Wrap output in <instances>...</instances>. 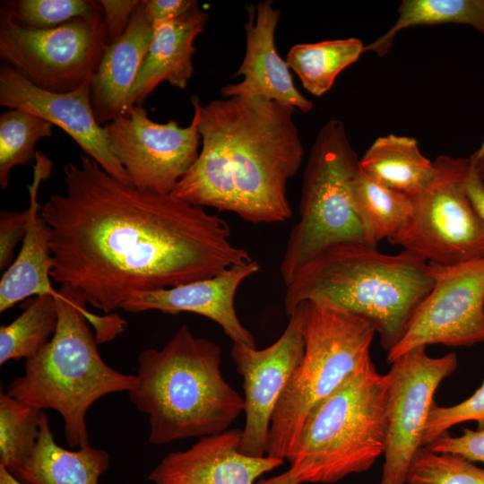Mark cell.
<instances>
[{
	"instance_id": "cell-27",
	"label": "cell",
	"mask_w": 484,
	"mask_h": 484,
	"mask_svg": "<svg viewBox=\"0 0 484 484\" xmlns=\"http://www.w3.org/2000/svg\"><path fill=\"white\" fill-rule=\"evenodd\" d=\"M58 324L55 296H37L24 311L0 328V364L35 357L50 341Z\"/></svg>"
},
{
	"instance_id": "cell-23",
	"label": "cell",
	"mask_w": 484,
	"mask_h": 484,
	"mask_svg": "<svg viewBox=\"0 0 484 484\" xmlns=\"http://www.w3.org/2000/svg\"><path fill=\"white\" fill-rule=\"evenodd\" d=\"M359 169L384 186L409 195L423 189L436 174L434 162L420 152L416 139L395 134L376 139L359 159Z\"/></svg>"
},
{
	"instance_id": "cell-15",
	"label": "cell",
	"mask_w": 484,
	"mask_h": 484,
	"mask_svg": "<svg viewBox=\"0 0 484 484\" xmlns=\"http://www.w3.org/2000/svg\"><path fill=\"white\" fill-rule=\"evenodd\" d=\"M91 84L55 93L41 90L13 66L0 68V105L40 117L65 131L102 169L121 182L133 186L125 169L110 149L104 128L91 103Z\"/></svg>"
},
{
	"instance_id": "cell-31",
	"label": "cell",
	"mask_w": 484,
	"mask_h": 484,
	"mask_svg": "<svg viewBox=\"0 0 484 484\" xmlns=\"http://www.w3.org/2000/svg\"><path fill=\"white\" fill-rule=\"evenodd\" d=\"M100 8L93 0H4L1 9L17 24L33 30L60 26Z\"/></svg>"
},
{
	"instance_id": "cell-2",
	"label": "cell",
	"mask_w": 484,
	"mask_h": 484,
	"mask_svg": "<svg viewBox=\"0 0 484 484\" xmlns=\"http://www.w3.org/2000/svg\"><path fill=\"white\" fill-rule=\"evenodd\" d=\"M191 102L201 149L171 194L255 224L288 220L292 210L287 185L303 159L296 109L258 97L223 98L203 106L193 96Z\"/></svg>"
},
{
	"instance_id": "cell-30",
	"label": "cell",
	"mask_w": 484,
	"mask_h": 484,
	"mask_svg": "<svg viewBox=\"0 0 484 484\" xmlns=\"http://www.w3.org/2000/svg\"><path fill=\"white\" fill-rule=\"evenodd\" d=\"M405 484H484V469L459 455L422 446L412 458Z\"/></svg>"
},
{
	"instance_id": "cell-5",
	"label": "cell",
	"mask_w": 484,
	"mask_h": 484,
	"mask_svg": "<svg viewBox=\"0 0 484 484\" xmlns=\"http://www.w3.org/2000/svg\"><path fill=\"white\" fill-rule=\"evenodd\" d=\"M221 359L216 342L195 337L186 324L161 350L138 355L127 393L149 417L150 444L222 433L239 417L245 400L223 377Z\"/></svg>"
},
{
	"instance_id": "cell-37",
	"label": "cell",
	"mask_w": 484,
	"mask_h": 484,
	"mask_svg": "<svg viewBox=\"0 0 484 484\" xmlns=\"http://www.w3.org/2000/svg\"><path fill=\"white\" fill-rule=\"evenodd\" d=\"M466 190L470 200L484 222V187L473 172L471 164L466 182Z\"/></svg>"
},
{
	"instance_id": "cell-33",
	"label": "cell",
	"mask_w": 484,
	"mask_h": 484,
	"mask_svg": "<svg viewBox=\"0 0 484 484\" xmlns=\"http://www.w3.org/2000/svg\"><path fill=\"white\" fill-rule=\"evenodd\" d=\"M427 447L436 453L452 454L472 462L484 463V429L465 428L462 435L457 436H451L446 432Z\"/></svg>"
},
{
	"instance_id": "cell-25",
	"label": "cell",
	"mask_w": 484,
	"mask_h": 484,
	"mask_svg": "<svg viewBox=\"0 0 484 484\" xmlns=\"http://www.w3.org/2000/svg\"><path fill=\"white\" fill-rule=\"evenodd\" d=\"M364 48L356 38L297 44L289 50L286 62L303 87L321 97L332 88L339 73L359 58Z\"/></svg>"
},
{
	"instance_id": "cell-17",
	"label": "cell",
	"mask_w": 484,
	"mask_h": 484,
	"mask_svg": "<svg viewBox=\"0 0 484 484\" xmlns=\"http://www.w3.org/2000/svg\"><path fill=\"white\" fill-rule=\"evenodd\" d=\"M242 429L202 437L190 448L168 454L150 472L152 484H255L284 460L240 452Z\"/></svg>"
},
{
	"instance_id": "cell-7",
	"label": "cell",
	"mask_w": 484,
	"mask_h": 484,
	"mask_svg": "<svg viewBox=\"0 0 484 484\" xmlns=\"http://www.w3.org/2000/svg\"><path fill=\"white\" fill-rule=\"evenodd\" d=\"M376 333L359 315L307 302L304 354L272 415L268 456L288 459L312 410L371 359Z\"/></svg>"
},
{
	"instance_id": "cell-32",
	"label": "cell",
	"mask_w": 484,
	"mask_h": 484,
	"mask_svg": "<svg viewBox=\"0 0 484 484\" xmlns=\"http://www.w3.org/2000/svg\"><path fill=\"white\" fill-rule=\"evenodd\" d=\"M474 420L478 429H484V381L476 392L463 402L449 407L433 404L423 428L422 446H427L453 426Z\"/></svg>"
},
{
	"instance_id": "cell-10",
	"label": "cell",
	"mask_w": 484,
	"mask_h": 484,
	"mask_svg": "<svg viewBox=\"0 0 484 484\" xmlns=\"http://www.w3.org/2000/svg\"><path fill=\"white\" fill-rule=\"evenodd\" d=\"M109 44L101 6L46 30L24 28L0 9L1 60L46 91L92 84Z\"/></svg>"
},
{
	"instance_id": "cell-6",
	"label": "cell",
	"mask_w": 484,
	"mask_h": 484,
	"mask_svg": "<svg viewBox=\"0 0 484 484\" xmlns=\"http://www.w3.org/2000/svg\"><path fill=\"white\" fill-rule=\"evenodd\" d=\"M387 383L369 359L308 414L287 461L297 484H332L384 455Z\"/></svg>"
},
{
	"instance_id": "cell-18",
	"label": "cell",
	"mask_w": 484,
	"mask_h": 484,
	"mask_svg": "<svg viewBox=\"0 0 484 484\" xmlns=\"http://www.w3.org/2000/svg\"><path fill=\"white\" fill-rule=\"evenodd\" d=\"M248 20L245 22L246 52L234 77L242 76L238 83L221 88L223 98H264L309 112L313 102L296 88L290 67L275 47V30L281 11L272 1L264 0L246 6Z\"/></svg>"
},
{
	"instance_id": "cell-35",
	"label": "cell",
	"mask_w": 484,
	"mask_h": 484,
	"mask_svg": "<svg viewBox=\"0 0 484 484\" xmlns=\"http://www.w3.org/2000/svg\"><path fill=\"white\" fill-rule=\"evenodd\" d=\"M110 43L126 30L138 0H99Z\"/></svg>"
},
{
	"instance_id": "cell-38",
	"label": "cell",
	"mask_w": 484,
	"mask_h": 484,
	"mask_svg": "<svg viewBox=\"0 0 484 484\" xmlns=\"http://www.w3.org/2000/svg\"><path fill=\"white\" fill-rule=\"evenodd\" d=\"M470 160L473 172L484 187V138L479 149L471 155Z\"/></svg>"
},
{
	"instance_id": "cell-20",
	"label": "cell",
	"mask_w": 484,
	"mask_h": 484,
	"mask_svg": "<svg viewBox=\"0 0 484 484\" xmlns=\"http://www.w3.org/2000/svg\"><path fill=\"white\" fill-rule=\"evenodd\" d=\"M208 14L198 3L181 16L152 23V38L128 97V110L145 99L158 85L168 82L184 90L194 73V39L208 22Z\"/></svg>"
},
{
	"instance_id": "cell-11",
	"label": "cell",
	"mask_w": 484,
	"mask_h": 484,
	"mask_svg": "<svg viewBox=\"0 0 484 484\" xmlns=\"http://www.w3.org/2000/svg\"><path fill=\"white\" fill-rule=\"evenodd\" d=\"M428 264L433 288L413 312L400 341L387 351L390 364L420 346L484 342V258L456 265Z\"/></svg>"
},
{
	"instance_id": "cell-8",
	"label": "cell",
	"mask_w": 484,
	"mask_h": 484,
	"mask_svg": "<svg viewBox=\"0 0 484 484\" xmlns=\"http://www.w3.org/2000/svg\"><path fill=\"white\" fill-rule=\"evenodd\" d=\"M359 169V159L344 124L329 120L316 135L303 174L299 220L290 233L280 268L285 286L328 248L365 243L351 199V183Z\"/></svg>"
},
{
	"instance_id": "cell-12",
	"label": "cell",
	"mask_w": 484,
	"mask_h": 484,
	"mask_svg": "<svg viewBox=\"0 0 484 484\" xmlns=\"http://www.w3.org/2000/svg\"><path fill=\"white\" fill-rule=\"evenodd\" d=\"M387 383V430L379 484H405L417 451L422 447L423 428L440 383L457 368V356L427 354L414 348L391 363Z\"/></svg>"
},
{
	"instance_id": "cell-13",
	"label": "cell",
	"mask_w": 484,
	"mask_h": 484,
	"mask_svg": "<svg viewBox=\"0 0 484 484\" xmlns=\"http://www.w3.org/2000/svg\"><path fill=\"white\" fill-rule=\"evenodd\" d=\"M197 125L194 111L190 125L181 127L175 120L154 122L143 106L135 105L104 128L112 152L134 187L171 194L199 155Z\"/></svg>"
},
{
	"instance_id": "cell-14",
	"label": "cell",
	"mask_w": 484,
	"mask_h": 484,
	"mask_svg": "<svg viewBox=\"0 0 484 484\" xmlns=\"http://www.w3.org/2000/svg\"><path fill=\"white\" fill-rule=\"evenodd\" d=\"M307 312L304 302L289 316L281 337L264 349L232 345L230 355L243 377L246 421L239 449L246 455H267L272 415L304 354Z\"/></svg>"
},
{
	"instance_id": "cell-28",
	"label": "cell",
	"mask_w": 484,
	"mask_h": 484,
	"mask_svg": "<svg viewBox=\"0 0 484 484\" xmlns=\"http://www.w3.org/2000/svg\"><path fill=\"white\" fill-rule=\"evenodd\" d=\"M44 411L0 394V464L13 475L35 448Z\"/></svg>"
},
{
	"instance_id": "cell-4",
	"label": "cell",
	"mask_w": 484,
	"mask_h": 484,
	"mask_svg": "<svg viewBox=\"0 0 484 484\" xmlns=\"http://www.w3.org/2000/svg\"><path fill=\"white\" fill-rule=\"evenodd\" d=\"M434 282L428 263L411 252L386 255L365 243H342L299 269L286 286L284 308L288 317L304 302L344 309L370 322L389 351Z\"/></svg>"
},
{
	"instance_id": "cell-34",
	"label": "cell",
	"mask_w": 484,
	"mask_h": 484,
	"mask_svg": "<svg viewBox=\"0 0 484 484\" xmlns=\"http://www.w3.org/2000/svg\"><path fill=\"white\" fill-rule=\"evenodd\" d=\"M28 221V210L0 212V269L8 268L13 261L14 248L23 239Z\"/></svg>"
},
{
	"instance_id": "cell-39",
	"label": "cell",
	"mask_w": 484,
	"mask_h": 484,
	"mask_svg": "<svg viewBox=\"0 0 484 484\" xmlns=\"http://www.w3.org/2000/svg\"><path fill=\"white\" fill-rule=\"evenodd\" d=\"M255 484H297L295 483L291 478L290 477L287 471L284 472L276 475L272 476L269 478H263L259 479Z\"/></svg>"
},
{
	"instance_id": "cell-1",
	"label": "cell",
	"mask_w": 484,
	"mask_h": 484,
	"mask_svg": "<svg viewBox=\"0 0 484 484\" xmlns=\"http://www.w3.org/2000/svg\"><path fill=\"white\" fill-rule=\"evenodd\" d=\"M64 167L65 193L41 206L50 277L109 313L135 293L215 276L253 261L224 219L172 194L126 185L91 157Z\"/></svg>"
},
{
	"instance_id": "cell-21",
	"label": "cell",
	"mask_w": 484,
	"mask_h": 484,
	"mask_svg": "<svg viewBox=\"0 0 484 484\" xmlns=\"http://www.w3.org/2000/svg\"><path fill=\"white\" fill-rule=\"evenodd\" d=\"M151 38L152 24L140 1L125 32L109 44L91 84V103L100 125L127 113L128 97Z\"/></svg>"
},
{
	"instance_id": "cell-36",
	"label": "cell",
	"mask_w": 484,
	"mask_h": 484,
	"mask_svg": "<svg viewBox=\"0 0 484 484\" xmlns=\"http://www.w3.org/2000/svg\"><path fill=\"white\" fill-rule=\"evenodd\" d=\"M196 3L195 0H143L146 17L151 24L176 19Z\"/></svg>"
},
{
	"instance_id": "cell-26",
	"label": "cell",
	"mask_w": 484,
	"mask_h": 484,
	"mask_svg": "<svg viewBox=\"0 0 484 484\" xmlns=\"http://www.w3.org/2000/svg\"><path fill=\"white\" fill-rule=\"evenodd\" d=\"M397 13V21L392 28L365 46L364 52L374 51L384 56L399 31L420 25H469L484 36V0H403Z\"/></svg>"
},
{
	"instance_id": "cell-3",
	"label": "cell",
	"mask_w": 484,
	"mask_h": 484,
	"mask_svg": "<svg viewBox=\"0 0 484 484\" xmlns=\"http://www.w3.org/2000/svg\"><path fill=\"white\" fill-rule=\"evenodd\" d=\"M58 324L47 345L26 360L24 374L7 393L38 409L57 411L71 447L89 445L86 414L99 398L128 392L134 375L115 370L101 358L97 344L123 333L125 321L116 314L96 315L78 290L61 286L55 296Z\"/></svg>"
},
{
	"instance_id": "cell-29",
	"label": "cell",
	"mask_w": 484,
	"mask_h": 484,
	"mask_svg": "<svg viewBox=\"0 0 484 484\" xmlns=\"http://www.w3.org/2000/svg\"><path fill=\"white\" fill-rule=\"evenodd\" d=\"M55 125L21 109H8L0 116V186L9 185L10 173L19 165L36 159V143L53 135Z\"/></svg>"
},
{
	"instance_id": "cell-16",
	"label": "cell",
	"mask_w": 484,
	"mask_h": 484,
	"mask_svg": "<svg viewBox=\"0 0 484 484\" xmlns=\"http://www.w3.org/2000/svg\"><path fill=\"white\" fill-rule=\"evenodd\" d=\"M260 270L256 261L234 265L224 272L176 287L135 293L121 308L130 313L158 310L164 314L194 313L217 323L234 342L256 347L251 332L240 322L235 308L238 287Z\"/></svg>"
},
{
	"instance_id": "cell-24",
	"label": "cell",
	"mask_w": 484,
	"mask_h": 484,
	"mask_svg": "<svg viewBox=\"0 0 484 484\" xmlns=\"http://www.w3.org/2000/svg\"><path fill=\"white\" fill-rule=\"evenodd\" d=\"M351 199L365 243L376 247L384 238L398 234L412 211L411 195L384 186L360 169L351 183Z\"/></svg>"
},
{
	"instance_id": "cell-9",
	"label": "cell",
	"mask_w": 484,
	"mask_h": 484,
	"mask_svg": "<svg viewBox=\"0 0 484 484\" xmlns=\"http://www.w3.org/2000/svg\"><path fill=\"white\" fill-rule=\"evenodd\" d=\"M433 162L435 177L411 195L410 218L388 241L428 264L456 265L484 258V222L466 190L470 158L440 155Z\"/></svg>"
},
{
	"instance_id": "cell-22",
	"label": "cell",
	"mask_w": 484,
	"mask_h": 484,
	"mask_svg": "<svg viewBox=\"0 0 484 484\" xmlns=\"http://www.w3.org/2000/svg\"><path fill=\"white\" fill-rule=\"evenodd\" d=\"M109 455L90 445L72 451L57 445L44 412L35 448L14 476L24 484H98Z\"/></svg>"
},
{
	"instance_id": "cell-40",
	"label": "cell",
	"mask_w": 484,
	"mask_h": 484,
	"mask_svg": "<svg viewBox=\"0 0 484 484\" xmlns=\"http://www.w3.org/2000/svg\"><path fill=\"white\" fill-rule=\"evenodd\" d=\"M0 484H24L0 464Z\"/></svg>"
},
{
	"instance_id": "cell-19",
	"label": "cell",
	"mask_w": 484,
	"mask_h": 484,
	"mask_svg": "<svg viewBox=\"0 0 484 484\" xmlns=\"http://www.w3.org/2000/svg\"><path fill=\"white\" fill-rule=\"evenodd\" d=\"M53 162L37 151L33 179L27 188L30 195L28 221L22 245L17 257L4 271L0 281V312L31 296L57 294L50 281L52 255L49 229L41 215L38 202L40 184L51 175Z\"/></svg>"
}]
</instances>
